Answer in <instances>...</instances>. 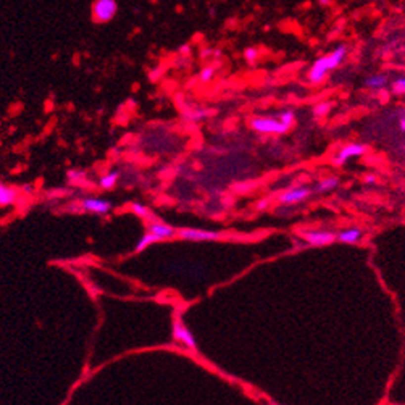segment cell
Instances as JSON below:
<instances>
[{
    "instance_id": "obj_1",
    "label": "cell",
    "mask_w": 405,
    "mask_h": 405,
    "mask_svg": "<svg viewBox=\"0 0 405 405\" xmlns=\"http://www.w3.org/2000/svg\"><path fill=\"white\" fill-rule=\"evenodd\" d=\"M346 55H347V47L346 45H337L329 53L323 55V57H320V58H316L314 61V65H312L310 70H309V81L314 83V84L323 83L329 73L333 70H336L337 66L344 61Z\"/></svg>"
},
{
    "instance_id": "obj_2",
    "label": "cell",
    "mask_w": 405,
    "mask_h": 405,
    "mask_svg": "<svg viewBox=\"0 0 405 405\" xmlns=\"http://www.w3.org/2000/svg\"><path fill=\"white\" fill-rule=\"evenodd\" d=\"M171 339L175 342H178L180 346H182L187 351L195 352L199 349L197 339L191 329L187 328V324L184 323V320L181 316H176L173 320V326H171Z\"/></svg>"
},
{
    "instance_id": "obj_3",
    "label": "cell",
    "mask_w": 405,
    "mask_h": 405,
    "mask_svg": "<svg viewBox=\"0 0 405 405\" xmlns=\"http://www.w3.org/2000/svg\"><path fill=\"white\" fill-rule=\"evenodd\" d=\"M250 130L259 133V134H284L289 128L279 121V118L276 116H254L249 121Z\"/></svg>"
},
{
    "instance_id": "obj_4",
    "label": "cell",
    "mask_w": 405,
    "mask_h": 405,
    "mask_svg": "<svg viewBox=\"0 0 405 405\" xmlns=\"http://www.w3.org/2000/svg\"><path fill=\"white\" fill-rule=\"evenodd\" d=\"M92 21L97 24L110 23L118 13V3L116 0H94L90 7Z\"/></svg>"
},
{
    "instance_id": "obj_5",
    "label": "cell",
    "mask_w": 405,
    "mask_h": 405,
    "mask_svg": "<svg viewBox=\"0 0 405 405\" xmlns=\"http://www.w3.org/2000/svg\"><path fill=\"white\" fill-rule=\"evenodd\" d=\"M176 237L187 242H215L222 239V232L205 228H181L178 229Z\"/></svg>"
},
{
    "instance_id": "obj_6",
    "label": "cell",
    "mask_w": 405,
    "mask_h": 405,
    "mask_svg": "<svg viewBox=\"0 0 405 405\" xmlns=\"http://www.w3.org/2000/svg\"><path fill=\"white\" fill-rule=\"evenodd\" d=\"M145 232H150V234L157 236L162 242L170 241V239L178 236V229L175 228V226L165 223L162 218H157L155 215L145 222Z\"/></svg>"
},
{
    "instance_id": "obj_7",
    "label": "cell",
    "mask_w": 405,
    "mask_h": 405,
    "mask_svg": "<svg viewBox=\"0 0 405 405\" xmlns=\"http://www.w3.org/2000/svg\"><path fill=\"white\" fill-rule=\"evenodd\" d=\"M79 207L84 213H90V215H97V217H105V215L110 213L112 210V200L103 199V197H83L81 202H79Z\"/></svg>"
},
{
    "instance_id": "obj_8",
    "label": "cell",
    "mask_w": 405,
    "mask_h": 405,
    "mask_svg": "<svg viewBox=\"0 0 405 405\" xmlns=\"http://www.w3.org/2000/svg\"><path fill=\"white\" fill-rule=\"evenodd\" d=\"M365 152H366V145L360 144V142H351V144L344 145L339 152L336 153L334 163L336 165H344L349 160H352V158H359L361 155H365Z\"/></svg>"
},
{
    "instance_id": "obj_9",
    "label": "cell",
    "mask_w": 405,
    "mask_h": 405,
    "mask_svg": "<svg viewBox=\"0 0 405 405\" xmlns=\"http://www.w3.org/2000/svg\"><path fill=\"white\" fill-rule=\"evenodd\" d=\"M302 237L305 239L310 245H328L336 239V236L331 231H321V229H315V231H304Z\"/></svg>"
},
{
    "instance_id": "obj_10",
    "label": "cell",
    "mask_w": 405,
    "mask_h": 405,
    "mask_svg": "<svg viewBox=\"0 0 405 405\" xmlns=\"http://www.w3.org/2000/svg\"><path fill=\"white\" fill-rule=\"evenodd\" d=\"M310 195V189L307 187H291L286 189L284 192L279 194V202H283L286 205H294L299 204V202L305 200Z\"/></svg>"
},
{
    "instance_id": "obj_11",
    "label": "cell",
    "mask_w": 405,
    "mask_h": 405,
    "mask_svg": "<svg viewBox=\"0 0 405 405\" xmlns=\"http://www.w3.org/2000/svg\"><path fill=\"white\" fill-rule=\"evenodd\" d=\"M18 197H20V194H18L16 189L5 184L3 181H0V208H8L16 205Z\"/></svg>"
},
{
    "instance_id": "obj_12",
    "label": "cell",
    "mask_w": 405,
    "mask_h": 405,
    "mask_svg": "<svg viewBox=\"0 0 405 405\" xmlns=\"http://www.w3.org/2000/svg\"><path fill=\"white\" fill-rule=\"evenodd\" d=\"M361 236H363V231H361L360 228H349V229L337 232L336 239L344 244H355L360 241Z\"/></svg>"
},
{
    "instance_id": "obj_13",
    "label": "cell",
    "mask_w": 405,
    "mask_h": 405,
    "mask_svg": "<svg viewBox=\"0 0 405 405\" xmlns=\"http://www.w3.org/2000/svg\"><path fill=\"white\" fill-rule=\"evenodd\" d=\"M120 181V173L116 170L107 171L105 175H102L99 178V187L103 189V191H112V189L118 184Z\"/></svg>"
},
{
    "instance_id": "obj_14",
    "label": "cell",
    "mask_w": 405,
    "mask_h": 405,
    "mask_svg": "<svg viewBox=\"0 0 405 405\" xmlns=\"http://www.w3.org/2000/svg\"><path fill=\"white\" fill-rule=\"evenodd\" d=\"M158 242H162V241H160V239H158L157 236L150 234V232H144V234L140 236V239L137 241L136 247H134V252L139 254V252H142V250L149 249L150 245H155V244H158Z\"/></svg>"
},
{
    "instance_id": "obj_15",
    "label": "cell",
    "mask_w": 405,
    "mask_h": 405,
    "mask_svg": "<svg viewBox=\"0 0 405 405\" xmlns=\"http://www.w3.org/2000/svg\"><path fill=\"white\" fill-rule=\"evenodd\" d=\"M388 84V78L384 75H371L365 79V86L371 90H381Z\"/></svg>"
},
{
    "instance_id": "obj_16",
    "label": "cell",
    "mask_w": 405,
    "mask_h": 405,
    "mask_svg": "<svg viewBox=\"0 0 405 405\" xmlns=\"http://www.w3.org/2000/svg\"><path fill=\"white\" fill-rule=\"evenodd\" d=\"M131 212L136 215L137 218L144 220V222H147V220H150L153 217L150 208L147 205H144V204H139V202H134V204H131Z\"/></svg>"
},
{
    "instance_id": "obj_17",
    "label": "cell",
    "mask_w": 405,
    "mask_h": 405,
    "mask_svg": "<svg viewBox=\"0 0 405 405\" xmlns=\"http://www.w3.org/2000/svg\"><path fill=\"white\" fill-rule=\"evenodd\" d=\"M337 184H339V180H337L336 176L324 178L323 181L318 182V186H316V192H320V194L329 192V191H333V189H336V187H337Z\"/></svg>"
},
{
    "instance_id": "obj_18",
    "label": "cell",
    "mask_w": 405,
    "mask_h": 405,
    "mask_svg": "<svg viewBox=\"0 0 405 405\" xmlns=\"http://www.w3.org/2000/svg\"><path fill=\"white\" fill-rule=\"evenodd\" d=\"M215 76H217V68L215 66H210V65H207L204 66L200 71H199V75H197V79L202 83V84H210Z\"/></svg>"
},
{
    "instance_id": "obj_19",
    "label": "cell",
    "mask_w": 405,
    "mask_h": 405,
    "mask_svg": "<svg viewBox=\"0 0 405 405\" xmlns=\"http://www.w3.org/2000/svg\"><path fill=\"white\" fill-rule=\"evenodd\" d=\"M331 108H333V102H329V100L318 102L314 107V115L316 116V118H324V116H328V113L331 112Z\"/></svg>"
},
{
    "instance_id": "obj_20",
    "label": "cell",
    "mask_w": 405,
    "mask_h": 405,
    "mask_svg": "<svg viewBox=\"0 0 405 405\" xmlns=\"http://www.w3.org/2000/svg\"><path fill=\"white\" fill-rule=\"evenodd\" d=\"M260 58V52H259V48H255V47H247L244 50V60L247 61V65H255L257 61H259Z\"/></svg>"
},
{
    "instance_id": "obj_21",
    "label": "cell",
    "mask_w": 405,
    "mask_h": 405,
    "mask_svg": "<svg viewBox=\"0 0 405 405\" xmlns=\"http://www.w3.org/2000/svg\"><path fill=\"white\" fill-rule=\"evenodd\" d=\"M276 116H278L279 121L283 123V125H286L287 128H291L294 125V120H296V116H294L292 110H283V112H279Z\"/></svg>"
},
{
    "instance_id": "obj_22",
    "label": "cell",
    "mask_w": 405,
    "mask_h": 405,
    "mask_svg": "<svg viewBox=\"0 0 405 405\" xmlns=\"http://www.w3.org/2000/svg\"><path fill=\"white\" fill-rule=\"evenodd\" d=\"M66 178L70 180V182H83L86 180V173L79 168H71L68 173H66Z\"/></svg>"
},
{
    "instance_id": "obj_23",
    "label": "cell",
    "mask_w": 405,
    "mask_h": 405,
    "mask_svg": "<svg viewBox=\"0 0 405 405\" xmlns=\"http://www.w3.org/2000/svg\"><path fill=\"white\" fill-rule=\"evenodd\" d=\"M392 90H394L396 94L405 95V76H399L392 81Z\"/></svg>"
},
{
    "instance_id": "obj_24",
    "label": "cell",
    "mask_w": 405,
    "mask_h": 405,
    "mask_svg": "<svg viewBox=\"0 0 405 405\" xmlns=\"http://www.w3.org/2000/svg\"><path fill=\"white\" fill-rule=\"evenodd\" d=\"M178 53H180V55H189V53H191V45H189V44L181 45L180 48H178Z\"/></svg>"
},
{
    "instance_id": "obj_25",
    "label": "cell",
    "mask_w": 405,
    "mask_h": 405,
    "mask_svg": "<svg viewBox=\"0 0 405 405\" xmlns=\"http://www.w3.org/2000/svg\"><path fill=\"white\" fill-rule=\"evenodd\" d=\"M399 130H401V133H405V116L399 120Z\"/></svg>"
},
{
    "instance_id": "obj_26",
    "label": "cell",
    "mask_w": 405,
    "mask_h": 405,
    "mask_svg": "<svg viewBox=\"0 0 405 405\" xmlns=\"http://www.w3.org/2000/svg\"><path fill=\"white\" fill-rule=\"evenodd\" d=\"M365 181H366L368 184H371V182H375V176H366V178H365Z\"/></svg>"
}]
</instances>
